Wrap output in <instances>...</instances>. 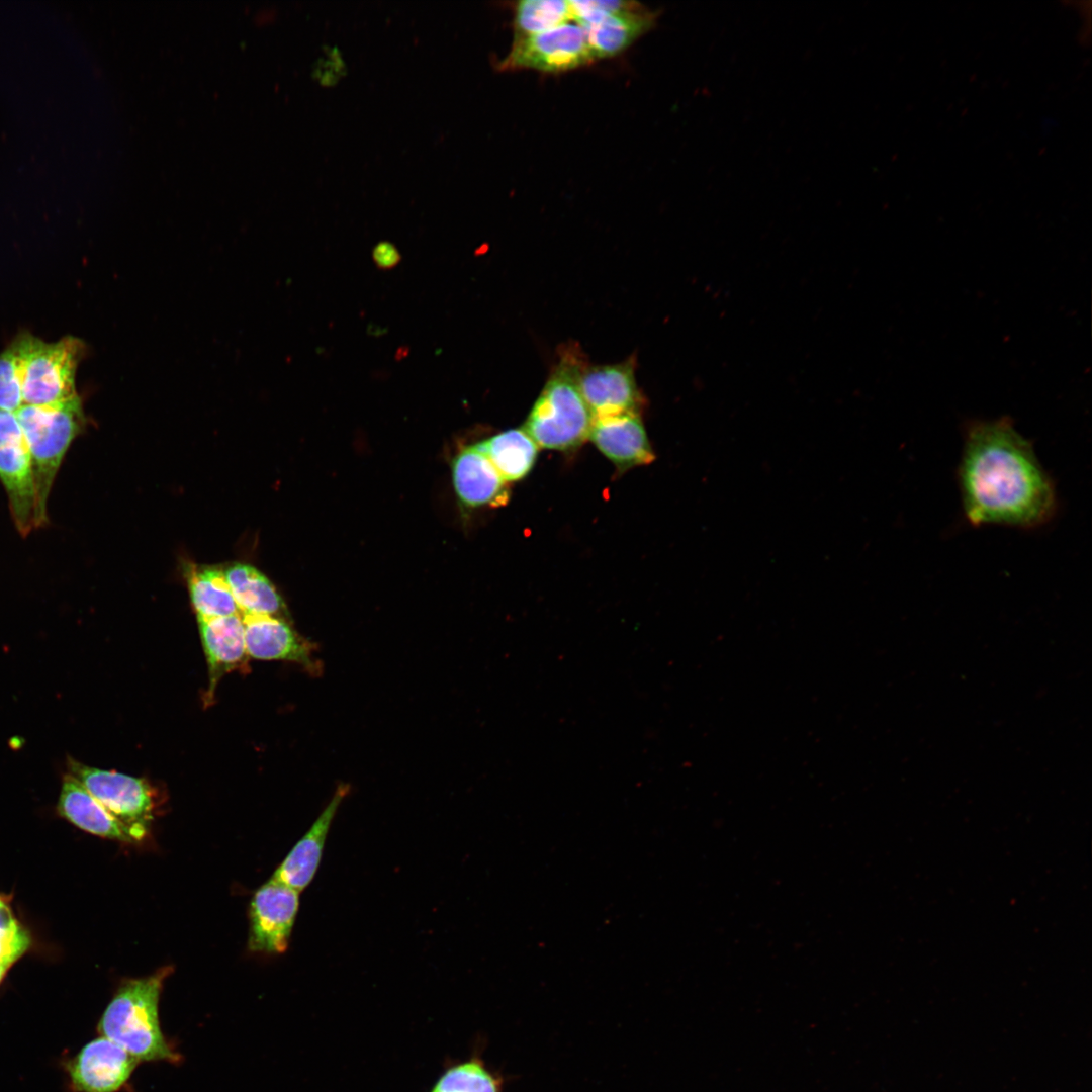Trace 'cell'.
I'll use <instances>...</instances> for the list:
<instances>
[{"instance_id":"obj_1","label":"cell","mask_w":1092,"mask_h":1092,"mask_svg":"<svg viewBox=\"0 0 1092 1092\" xmlns=\"http://www.w3.org/2000/svg\"><path fill=\"white\" fill-rule=\"evenodd\" d=\"M958 481L973 526L1033 529L1057 511L1055 485L1032 444L1005 417L967 424Z\"/></svg>"},{"instance_id":"obj_2","label":"cell","mask_w":1092,"mask_h":1092,"mask_svg":"<svg viewBox=\"0 0 1092 1092\" xmlns=\"http://www.w3.org/2000/svg\"><path fill=\"white\" fill-rule=\"evenodd\" d=\"M172 970L166 966L149 976L124 980L99 1019L98 1032L139 1062L177 1064L182 1059L165 1037L159 1019L160 996Z\"/></svg>"},{"instance_id":"obj_3","label":"cell","mask_w":1092,"mask_h":1092,"mask_svg":"<svg viewBox=\"0 0 1092 1092\" xmlns=\"http://www.w3.org/2000/svg\"><path fill=\"white\" fill-rule=\"evenodd\" d=\"M30 455L34 487V525L48 522V499L63 458L86 424L79 395L52 406L23 404L16 412Z\"/></svg>"},{"instance_id":"obj_4","label":"cell","mask_w":1092,"mask_h":1092,"mask_svg":"<svg viewBox=\"0 0 1092 1092\" xmlns=\"http://www.w3.org/2000/svg\"><path fill=\"white\" fill-rule=\"evenodd\" d=\"M580 365L564 357L534 402L523 429L538 447L570 451L589 438L594 416L578 386Z\"/></svg>"},{"instance_id":"obj_5","label":"cell","mask_w":1092,"mask_h":1092,"mask_svg":"<svg viewBox=\"0 0 1092 1092\" xmlns=\"http://www.w3.org/2000/svg\"><path fill=\"white\" fill-rule=\"evenodd\" d=\"M83 342L68 336L46 343L28 334L22 381L23 402L52 406L77 396L75 375Z\"/></svg>"},{"instance_id":"obj_6","label":"cell","mask_w":1092,"mask_h":1092,"mask_svg":"<svg viewBox=\"0 0 1092 1092\" xmlns=\"http://www.w3.org/2000/svg\"><path fill=\"white\" fill-rule=\"evenodd\" d=\"M67 774L126 825L139 841L144 840L155 810L153 789L146 780L88 766L75 759L67 761Z\"/></svg>"},{"instance_id":"obj_7","label":"cell","mask_w":1092,"mask_h":1092,"mask_svg":"<svg viewBox=\"0 0 1092 1092\" xmlns=\"http://www.w3.org/2000/svg\"><path fill=\"white\" fill-rule=\"evenodd\" d=\"M595 60L586 34L576 22H565L546 31L515 39L502 63L508 69H534L559 73Z\"/></svg>"},{"instance_id":"obj_8","label":"cell","mask_w":1092,"mask_h":1092,"mask_svg":"<svg viewBox=\"0 0 1092 1092\" xmlns=\"http://www.w3.org/2000/svg\"><path fill=\"white\" fill-rule=\"evenodd\" d=\"M298 908L299 892L272 879L263 884L250 903L249 950L285 952Z\"/></svg>"},{"instance_id":"obj_9","label":"cell","mask_w":1092,"mask_h":1092,"mask_svg":"<svg viewBox=\"0 0 1092 1092\" xmlns=\"http://www.w3.org/2000/svg\"><path fill=\"white\" fill-rule=\"evenodd\" d=\"M241 617L248 656L291 661L313 675L322 672L314 643L301 637L284 618L248 612H242Z\"/></svg>"},{"instance_id":"obj_10","label":"cell","mask_w":1092,"mask_h":1092,"mask_svg":"<svg viewBox=\"0 0 1092 1092\" xmlns=\"http://www.w3.org/2000/svg\"><path fill=\"white\" fill-rule=\"evenodd\" d=\"M139 1063L120 1045L100 1036L87 1042L68 1062L67 1072L77 1092H118Z\"/></svg>"},{"instance_id":"obj_11","label":"cell","mask_w":1092,"mask_h":1092,"mask_svg":"<svg viewBox=\"0 0 1092 1092\" xmlns=\"http://www.w3.org/2000/svg\"><path fill=\"white\" fill-rule=\"evenodd\" d=\"M577 382L594 418L639 414L642 396L630 361L594 366L581 364Z\"/></svg>"},{"instance_id":"obj_12","label":"cell","mask_w":1092,"mask_h":1092,"mask_svg":"<svg viewBox=\"0 0 1092 1092\" xmlns=\"http://www.w3.org/2000/svg\"><path fill=\"white\" fill-rule=\"evenodd\" d=\"M588 439L621 470L646 465L655 458L639 414L594 418Z\"/></svg>"},{"instance_id":"obj_13","label":"cell","mask_w":1092,"mask_h":1092,"mask_svg":"<svg viewBox=\"0 0 1092 1092\" xmlns=\"http://www.w3.org/2000/svg\"><path fill=\"white\" fill-rule=\"evenodd\" d=\"M350 786L340 784L332 799L308 831L293 846L270 879L297 892L304 890L312 881L321 862L326 838Z\"/></svg>"},{"instance_id":"obj_14","label":"cell","mask_w":1092,"mask_h":1092,"mask_svg":"<svg viewBox=\"0 0 1092 1092\" xmlns=\"http://www.w3.org/2000/svg\"><path fill=\"white\" fill-rule=\"evenodd\" d=\"M452 474L455 492L466 508L500 507L509 500L507 481L477 444L454 457Z\"/></svg>"},{"instance_id":"obj_15","label":"cell","mask_w":1092,"mask_h":1092,"mask_svg":"<svg viewBox=\"0 0 1092 1092\" xmlns=\"http://www.w3.org/2000/svg\"><path fill=\"white\" fill-rule=\"evenodd\" d=\"M57 810L60 816L90 834L119 842H139L126 825L69 774L63 778Z\"/></svg>"},{"instance_id":"obj_16","label":"cell","mask_w":1092,"mask_h":1092,"mask_svg":"<svg viewBox=\"0 0 1092 1092\" xmlns=\"http://www.w3.org/2000/svg\"><path fill=\"white\" fill-rule=\"evenodd\" d=\"M197 622L208 663L210 698L220 677L247 659L244 625L241 615L197 616Z\"/></svg>"},{"instance_id":"obj_17","label":"cell","mask_w":1092,"mask_h":1092,"mask_svg":"<svg viewBox=\"0 0 1092 1092\" xmlns=\"http://www.w3.org/2000/svg\"><path fill=\"white\" fill-rule=\"evenodd\" d=\"M0 480L16 528L21 534H28L35 528V487L24 437L0 447Z\"/></svg>"},{"instance_id":"obj_18","label":"cell","mask_w":1092,"mask_h":1092,"mask_svg":"<svg viewBox=\"0 0 1092 1092\" xmlns=\"http://www.w3.org/2000/svg\"><path fill=\"white\" fill-rule=\"evenodd\" d=\"M655 14L645 7L607 14L599 21L582 27L594 55L599 58L614 57L655 24Z\"/></svg>"},{"instance_id":"obj_19","label":"cell","mask_w":1092,"mask_h":1092,"mask_svg":"<svg viewBox=\"0 0 1092 1092\" xmlns=\"http://www.w3.org/2000/svg\"><path fill=\"white\" fill-rule=\"evenodd\" d=\"M507 482L518 481L532 470L538 446L524 429H510L477 443Z\"/></svg>"},{"instance_id":"obj_20","label":"cell","mask_w":1092,"mask_h":1092,"mask_svg":"<svg viewBox=\"0 0 1092 1092\" xmlns=\"http://www.w3.org/2000/svg\"><path fill=\"white\" fill-rule=\"evenodd\" d=\"M224 575L241 612L283 618L286 608L271 581L255 567L235 563Z\"/></svg>"},{"instance_id":"obj_21","label":"cell","mask_w":1092,"mask_h":1092,"mask_svg":"<svg viewBox=\"0 0 1092 1092\" xmlns=\"http://www.w3.org/2000/svg\"><path fill=\"white\" fill-rule=\"evenodd\" d=\"M187 585L197 616L241 615L224 570L213 566H188Z\"/></svg>"},{"instance_id":"obj_22","label":"cell","mask_w":1092,"mask_h":1092,"mask_svg":"<svg viewBox=\"0 0 1092 1092\" xmlns=\"http://www.w3.org/2000/svg\"><path fill=\"white\" fill-rule=\"evenodd\" d=\"M572 19L569 1L523 0L515 7V39L540 33Z\"/></svg>"},{"instance_id":"obj_23","label":"cell","mask_w":1092,"mask_h":1092,"mask_svg":"<svg viewBox=\"0 0 1092 1092\" xmlns=\"http://www.w3.org/2000/svg\"><path fill=\"white\" fill-rule=\"evenodd\" d=\"M28 334L0 354V410L16 413L23 404L22 381Z\"/></svg>"},{"instance_id":"obj_24","label":"cell","mask_w":1092,"mask_h":1092,"mask_svg":"<svg viewBox=\"0 0 1092 1092\" xmlns=\"http://www.w3.org/2000/svg\"><path fill=\"white\" fill-rule=\"evenodd\" d=\"M429 1092H494L484 1074L476 1067L455 1062L438 1077Z\"/></svg>"},{"instance_id":"obj_25","label":"cell","mask_w":1092,"mask_h":1092,"mask_svg":"<svg viewBox=\"0 0 1092 1092\" xmlns=\"http://www.w3.org/2000/svg\"><path fill=\"white\" fill-rule=\"evenodd\" d=\"M30 944V934L23 927L14 936L0 940V960H8L15 963L27 951Z\"/></svg>"},{"instance_id":"obj_26","label":"cell","mask_w":1092,"mask_h":1092,"mask_svg":"<svg viewBox=\"0 0 1092 1092\" xmlns=\"http://www.w3.org/2000/svg\"><path fill=\"white\" fill-rule=\"evenodd\" d=\"M23 438L16 413L0 410V447Z\"/></svg>"},{"instance_id":"obj_27","label":"cell","mask_w":1092,"mask_h":1092,"mask_svg":"<svg viewBox=\"0 0 1092 1092\" xmlns=\"http://www.w3.org/2000/svg\"><path fill=\"white\" fill-rule=\"evenodd\" d=\"M22 928L9 904L0 896V940L14 936Z\"/></svg>"},{"instance_id":"obj_28","label":"cell","mask_w":1092,"mask_h":1092,"mask_svg":"<svg viewBox=\"0 0 1092 1092\" xmlns=\"http://www.w3.org/2000/svg\"><path fill=\"white\" fill-rule=\"evenodd\" d=\"M373 258L379 267L390 268L397 264L400 256L392 244L383 242L374 248Z\"/></svg>"},{"instance_id":"obj_29","label":"cell","mask_w":1092,"mask_h":1092,"mask_svg":"<svg viewBox=\"0 0 1092 1092\" xmlns=\"http://www.w3.org/2000/svg\"><path fill=\"white\" fill-rule=\"evenodd\" d=\"M13 964V962L8 960H0V983Z\"/></svg>"}]
</instances>
